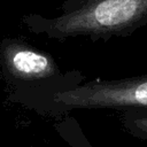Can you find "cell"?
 <instances>
[{
	"label": "cell",
	"mask_w": 147,
	"mask_h": 147,
	"mask_svg": "<svg viewBox=\"0 0 147 147\" xmlns=\"http://www.w3.org/2000/svg\"><path fill=\"white\" fill-rule=\"evenodd\" d=\"M121 122L133 137L147 139V110L121 111Z\"/></svg>",
	"instance_id": "cell-4"
},
{
	"label": "cell",
	"mask_w": 147,
	"mask_h": 147,
	"mask_svg": "<svg viewBox=\"0 0 147 147\" xmlns=\"http://www.w3.org/2000/svg\"><path fill=\"white\" fill-rule=\"evenodd\" d=\"M37 32L55 39L85 37L92 41L126 37L147 25V0H63L52 18L36 16Z\"/></svg>",
	"instance_id": "cell-1"
},
{
	"label": "cell",
	"mask_w": 147,
	"mask_h": 147,
	"mask_svg": "<svg viewBox=\"0 0 147 147\" xmlns=\"http://www.w3.org/2000/svg\"><path fill=\"white\" fill-rule=\"evenodd\" d=\"M7 63L11 72L23 79H46L59 74L52 57L29 47L17 46L7 54Z\"/></svg>",
	"instance_id": "cell-3"
},
{
	"label": "cell",
	"mask_w": 147,
	"mask_h": 147,
	"mask_svg": "<svg viewBox=\"0 0 147 147\" xmlns=\"http://www.w3.org/2000/svg\"><path fill=\"white\" fill-rule=\"evenodd\" d=\"M52 101L62 110H147V75L82 82L76 86L54 91Z\"/></svg>",
	"instance_id": "cell-2"
}]
</instances>
